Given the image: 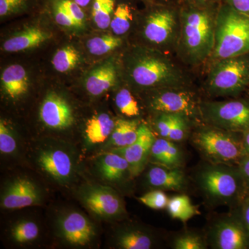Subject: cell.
<instances>
[{"mask_svg":"<svg viewBox=\"0 0 249 249\" xmlns=\"http://www.w3.org/2000/svg\"><path fill=\"white\" fill-rule=\"evenodd\" d=\"M210 4L188 3L181 11V44L192 62H200L214 51L215 19Z\"/></svg>","mask_w":249,"mask_h":249,"instance_id":"1","label":"cell"},{"mask_svg":"<svg viewBox=\"0 0 249 249\" xmlns=\"http://www.w3.org/2000/svg\"><path fill=\"white\" fill-rule=\"evenodd\" d=\"M214 40L219 60L249 53V16L223 3L216 14Z\"/></svg>","mask_w":249,"mask_h":249,"instance_id":"2","label":"cell"},{"mask_svg":"<svg viewBox=\"0 0 249 249\" xmlns=\"http://www.w3.org/2000/svg\"><path fill=\"white\" fill-rule=\"evenodd\" d=\"M131 76L143 88H181L184 77L170 59L160 55H145L134 61Z\"/></svg>","mask_w":249,"mask_h":249,"instance_id":"3","label":"cell"},{"mask_svg":"<svg viewBox=\"0 0 249 249\" xmlns=\"http://www.w3.org/2000/svg\"><path fill=\"white\" fill-rule=\"evenodd\" d=\"M249 85V53L219 60L208 78V90L214 96L237 95Z\"/></svg>","mask_w":249,"mask_h":249,"instance_id":"4","label":"cell"},{"mask_svg":"<svg viewBox=\"0 0 249 249\" xmlns=\"http://www.w3.org/2000/svg\"><path fill=\"white\" fill-rule=\"evenodd\" d=\"M217 128L203 129L195 136L194 142L205 156L218 163L239 164L247 156L244 147L243 133Z\"/></svg>","mask_w":249,"mask_h":249,"instance_id":"5","label":"cell"},{"mask_svg":"<svg viewBox=\"0 0 249 249\" xmlns=\"http://www.w3.org/2000/svg\"><path fill=\"white\" fill-rule=\"evenodd\" d=\"M201 116L217 128L243 133L249 129V102L232 100L200 105Z\"/></svg>","mask_w":249,"mask_h":249,"instance_id":"6","label":"cell"},{"mask_svg":"<svg viewBox=\"0 0 249 249\" xmlns=\"http://www.w3.org/2000/svg\"><path fill=\"white\" fill-rule=\"evenodd\" d=\"M150 107L160 114H180L190 119L201 115L194 93L183 87L162 88L152 97Z\"/></svg>","mask_w":249,"mask_h":249,"instance_id":"7","label":"cell"},{"mask_svg":"<svg viewBox=\"0 0 249 249\" xmlns=\"http://www.w3.org/2000/svg\"><path fill=\"white\" fill-rule=\"evenodd\" d=\"M199 181L204 191L212 197L218 199H230L247 188L240 171L211 167L201 173Z\"/></svg>","mask_w":249,"mask_h":249,"instance_id":"8","label":"cell"},{"mask_svg":"<svg viewBox=\"0 0 249 249\" xmlns=\"http://www.w3.org/2000/svg\"><path fill=\"white\" fill-rule=\"evenodd\" d=\"M83 200L88 209L100 217L114 218L124 213L120 196L108 187H89L83 193Z\"/></svg>","mask_w":249,"mask_h":249,"instance_id":"9","label":"cell"},{"mask_svg":"<svg viewBox=\"0 0 249 249\" xmlns=\"http://www.w3.org/2000/svg\"><path fill=\"white\" fill-rule=\"evenodd\" d=\"M155 140L150 129L145 124H141L135 142L127 147H114L112 151L123 156L128 162L129 173L132 176H137L145 168Z\"/></svg>","mask_w":249,"mask_h":249,"instance_id":"10","label":"cell"},{"mask_svg":"<svg viewBox=\"0 0 249 249\" xmlns=\"http://www.w3.org/2000/svg\"><path fill=\"white\" fill-rule=\"evenodd\" d=\"M176 12L170 8H160L150 13L145 22L144 34L152 43L161 45L170 42L177 24Z\"/></svg>","mask_w":249,"mask_h":249,"instance_id":"11","label":"cell"},{"mask_svg":"<svg viewBox=\"0 0 249 249\" xmlns=\"http://www.w3.org/2000/svg\"><path fill=\"white\" fill-rule=\"evenodd\" d=\"M40 117L42 123L52 129H66L73 122L70 105L66 100L54 92L49 93L42 102Z\"/></svg>","mask_w":249,"mask_h":249,"instance_id":"12","label":"cell"},{"mask_svg":"<svg viewBox=\"0 0 249 249\" xmlns=\"http://www.w3.org/2000/svg\"><path fill=\"white\" fill-rule=\"evenodd\" d=\"M38 190L31 181L19 178L6 188L1 199V206L6 209H19L40 202Z\"/></svg>","mask_w":249,"mask_h":249,"instance_id":"13","label":"cell"},{"mask_svg":"<svg viewBox=\"0 0 249 249\" xmlns=\"http://www.w3.org/2000/svg\"><path fill=\"white\" fill-rule=\"evenodd\" d=\"M214 242L220 249L249 248V234L242 221L228 219L218 224L214 229Z\"/></svg>","mask_w":249,"mask_h":249,"instance_id":"14","label":"cell"},{"mask_svg":"<svg viewBox=\"0 0 249 249\" xmlns=\"http://www.w3.org/2000/svg\"><path fill=\"white\" fill-rule=\"evenodd\" d=\"M60 229L64 238L72 245H88L94 236L92 224L78 212L67 214L60 222Z\"/></svg>","mask_w":249,"mask_h":249,"instance_id":"15","label":"cell"},{"mask_svg":"<svg viewBox=\"0 0 249 249\" xmlns=\"http://www.w3.org/2000/svg\"><path fill=\"white\" fill-rule=\"evenodd\" d=\"M38 162L42 170L58 181H65L71 176V158L62 150H50L42 152L39 156Z\"/></svg>","mask_w":249,"mask_h":249,"instance_id":"16","label":"cell"},{"mask_svg":"<svg viewBox=\"0 0 249 249\" xmlns=\"http://www.w3.org/2000/svg\"><path fill=\"white\" fill-rule=\"evenodd\" d=\"M51 34L37 27H30L8 39L3 45L7 52H18L37 47L49 40Z\"/></svg>","mask_w":249,"mask_h":249,"instance_id":"17","label":"cell"},{"mask_svg":"<svg viewBox=\"0 0 249 249\" xmlns=\"http://www.w3.org/2000/svg\"><path fill=\"white\" fill-rule=\"evenodd\" d=\"M1 85L5 92L13 99L27 93L29 81L27 71L19 65L8 67L1 74Z\"/></svg>","mask_w":249,"mask_h":249,"instance_id":"18","label":"cell"},{"mask_svg":"<svg viewBox=\"0 0 249 249\" xmlns=\"http://www.w3.org/2000/svg\"><path fill=\"white\" fill-rule=\"evenodd\" d=\"M147 180L152 186L161 189L178 191L185 183L184 174L178 168L156 166L147 175Z\"/></svg>","mask_w":249,"mask_h":249,"instance_id":"19","label":"cell"},{"mask_svg":"<svg viewBox=\"0 0 249 249\" xmlns=\"http://www.w3.org/2000/svg\"><path fill=\"white\" fill-rule=\"evenodd\" d=\"M116 79L115 67L111 63L105 64L90 73L85 86L90 94L99 96L114 86Z\"/></svg>","mask_w":249,"mask_h":249,"instance_id":"20","label":"cell"},{"mask_svg":"<svg viewBox=\"0 0 249 249\" xmlns=\"http://www.w3.org/2000/svg\"><path fill=\"white\" fill-rule=\"evenodd\" d=\"M98 170L103 178L109 181H119L129 172L128 162L123 156L111 151L100 157Z\"/></svg>","mask_w":249,"mask_h":249,"instance_id":"21","label":"cell"},{"mask_svg":"<svg viewBox=\"0 0 249 249\" xmlns=\"http://www.w3.org/2000/svg\"><path fill=\"white\" fill-rule=\"evenodd\" d=\"M115 127V122L107 114L93 116L87 122L85 134L88 142L92 144L101 143L110 137Z\"/></svg>","mask_w":249,"mask_h":249,"instance_id":"22","label":"cell"},{"mask_svg":"<svg viewBox=\"0 0 249 249\" xmlns=\"http://www.w3.org/2000/svg\"><path fill=\"white\" fill-rule=\"evenodd\" d=\"M139 126L136 121L118 119L110 136V143L115 147H127L133 143L138 138Z\"/></svg>","mask_w":249,"mask_h":249,"instance_id":"23","label":"cell"},{"mask_svg":"<svg viewBox=\"0 0 249 249\" xmlns=\"http://www.w3.org/2000/svg\"><path fill=\"white\" fill-rule=\"evenodd\" d=\"M166 209L172 217L183 222H186L199 213L196 206L192 204L190 198L185 195L175 196L170 199Z\"/></svg>","mask_w":249,"mask_h":249,"instance_id":"24","label":"cell"},{"mask_svg":"<svg viewBox=\"0 0 249 249\" xmlns=\"http://www.w3.org/2000/svg\"><path fill=\"white\" fill-rule=\"evenodd\" d=\"M116 0H93L91 15L98 28L106 29L110 26L116 7Z\"/></svg>","mask_w":249,"mask_h":249,"instance_id":"25","label":"cell"},{"mask_svg":"<svg viewBox=\"0 0 249 249\" xmlns=\"http://www.w3.org/2000/svg\"><path fill=\"white\" fill-rule=\"evenodd\" d=\"M133 19L132 8L127 3L116 4L115 11L111 19L110 27L116 35H123L128 31Z\"/></svg>","mask_w":249,"mask_h":249,"instance_id":"26","label":"cell"},{"mask_svg":"<svg viewBox=\"0 0 249 249\" xmlns=\"http://www.w3.org/2000/svg\"><path fill=\"white\" fill-rule=\"evenodd\" d=\"M80 60L78 51L72 46H67L54 55L52 64L55 70L61 73L71 71L77 66Z\"/></svg>","mask_w":249,"mask_h":249,"instance_id":"27","label":"cell"},{"mask_svg":"<svg viewBox=\"0 0 249 249\" xmlns=\"http://www.w3.org/2000/svg\"><path fill=\"white\" fill-rule=\"evenodd\" d=\"M152 242L150 235L139 231H127L118 239V245L124 249H149Z\"/></svg>","mask_w":249,"mask_h":249,"instance_id":"28","label":"cell"},{"mask_svg":"<svg viewBox=\"0 0 249 249\" xmlns=\"http://www.w3.org/2000/svg\"><path fill=\"white\" fill-rule=\"evenodd\" d=\"M121 39L116 36H103L90 39L87 42V47L90 53L95 55H101L107 53L120 47Z\"/></svg>","mask_w":249,"mask_h":249,"instance_id":"29","label":"cell"},{"mask_svg":"<svg viewBox=\"0 0 249 249\" xmlns=\"http://www.w3.org/2000/svg\"><path fill=\"white\" fill-rule=\"evenodd\" d=\"M13 238L18 243H25L35 240L38 236L39 229L35 222L24 221L16 224L13 228Z\"/></svg>","mask_w":249,"mask_h":249,"instance_id":"30","label":"cell"},{"mask_svg":"<svg viewBox=\"0 0 249 249\" xmlns=\"http://www.w3.org/2000/svg\"><path fill=\"white\" fill-rule=\"evenodd\" d=\"M116 104L121 112L128 117L138 116L139 114L138 103L127 89H121L116 94Z\"/></svg>","mask_w":249,"mask_h":249,"instance_id":"31","label":"cell"},{"mask_svg":"<svg viewBox=\"0 0 249 249\" xmlns=\"http://www.w3.org/2000/svg\"><path fill=\"white\" fill-rule=\"evenodd\" d=\"M139 200L150 209L161 210L166 209L169 199L163 191H155L140 196Z\"/></svg>","mask_w":249,"mask_h":249,"instance_id":"32","label":"cell"},{"mask_svg":"<svg viewBox=\"0 0 249 249\" xmlns=\"http://www.w3.org/2000/svg\"><path fill=\"white\" fill-rule=\"evenodd\" d=\"M188 118L180 114H173V123L168 140L172 142H181L186 137L187 129L186 119Z\"/></svg>","mask_w":249,"mask_h":249,"instance_id":"33","label":"cell"},{"mask_svg":"<svg viewBox=\"0 0 249 249\" xmlns=\"http://www.w3.org/2000/svg\"><path fill=\"white\" fill-rule=\"evenodd\" d=\"M17 144L9 127L4 121L0 122V151L3 154H11L16 150Z\"/></svg>","mask_w":249,"mask_h":249,"instance_id":"34","label":"cell"},{"mask_svg":"<svg viewBox=\"0 0 249 249\" xmlns=\"http://www.w3.org/2000/svg\"><path fill=\"white\" fill-rule=\"evenodd\" d=\"M175 249H204L206 248L204 242L199 236L193 234H186L179 236L174 242Z\"/></svg>","mask_w":249,"mask_h":249,"instance_id":"35","label":"cell"},{"mask_svg":"<svg viewBox=\"0 0 249 249\" xmlns=\"http://www.w3.org/2000/svg\"><path fill=\"white\" fill-rule=\"evenodd\" d=\"M181 152L178 147L167 139L165 149L164 166L168 168H178L181 163Z\"/></svg>","mask_w":249,"mask_h":249,"instance_id":"36","label":"cell"},{"mask_svg":"<svg viewBox=\"0 0 249 249\" xmlns=\"http://www.w3.org/2000/svg\"><path fill=\"white\" fill-rule=\"evenodd\" d=\"M31 0H0V16L1 17L16 14L18 11L27 9Z\"/></svg>","mask_w":249,"mask_h":249,"instance_id":"37","label":"cell"},{"mask_svg":"<svg viewBox=\"0 0 249 249\" xmlns=\"http://www.w3.org/2000/svg\"><path fill=\"white\" fill-rule=\"evenodd\" d=\"M173 123V114H161L156 122V127L162 138L168 139Z\"/></svg>","mask_w":249,"mask_h":249,"instance_id":"38","label":"cell"},{"mask_svg":"<svg viewBox=\"0 0 249 249\" xmlns=\"http://www.w3.org/2000/svg\"><path fill=\"white\" fill-rule=\"evenodd\" d=\"M61 1L69 14L76 21L78 27H80L85 22L84 10L73 0H61Z\"/></svg>","mask_w":249,"mask_h":249,"instance_id":"39","label":"cell"},{"mask_svg":"<svg viewBox=\"0 0 249 249\" xmlns=\"http://www.w3.org/2000/svg\"><path fill=\"white\" fill-rule=\"evenodd\" d=\"M236 11L249 16V0H223Z\"/></svg>","mask_w":249,"mask_h":249,"instance_id":"40","label":"cell"},{"mask_svg":"<svg viewBox=\"0 0 249 249\" xmlns=\"http://www.w3.org/2000/svg\"><path fill=\"white\" fill-rule=\"evenodd\" d=\"M241 176L245 181L247 188H249V155L245 156L238 164Z\"/></svg>","mask_w":249,"mask_h":249,"instance_id":"41","label":"cell"},{"mask_svg":"<svg viewBox=\"0 0 249 249\" xmlns=\"http://www.w3.org/2000/svg\"><path fill=\"white\" fill-rule=\"evenodd\" d=\"M242 221L249 234V196L245 198L242 204Z\"/></svg>","mask_w":249,"mask_h":249,"instance_id":"42","label":"cell"},{"mask_svg":"<svg viewBox=\"0 0 249 249\" xmlns=\"http://www.w3.org/2000/svg\"><path fill=\"white\" fill-rule=\"evenodd\" d=\"M244 147L247 155H249V129L243 132Z\"/></svg>","mask_w":249,"mask_h":249,"instance_id":"43","label":"cell"},{"mask_svg":"<svg viewBox=\"0 0 249 249\" xmlns=\"http://www.w3.org/2000/svg\"><path fill=\"white\" fill-rule=\"evenodd\" d=\"M73 1L79 5L83 9L85 8L89 7L90 5H92L93 3V0H73Z\"/></svg>","mask_w":249,"mask_h":249,"instance_id":"44","label":"cell"},{"mask_svg":"<svg viewBox=\"0 0 249 249\" xmlns=\"http://www.w3.org/2000/svg\"><path fill=\"white\" fill-rule=\"evenodd\" d=\"M215 1H217V0H186L188 3L199 4H209Z\"/></svg>","mask_w":249,"mask_h":249,"instance_id":"45","label":"cell"},{"mask_svg":"<svg viewBox=\"0 0 249 249\" xmlns=\"http://www.w3.org/2000/svg\"><path fill=\"white\" fill-rule=\"evenodd\" d=\"M163 1H168V0H163Z\"/></svg>","mask_w":249,"mask_h":249,"instance_id":"46","label":"cell"}]
</instances>
